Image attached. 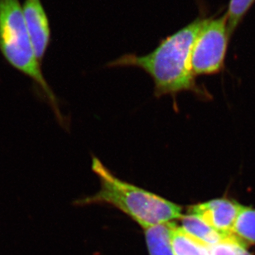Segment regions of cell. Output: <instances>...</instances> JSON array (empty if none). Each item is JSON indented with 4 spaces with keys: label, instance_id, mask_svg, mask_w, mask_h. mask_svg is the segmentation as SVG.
I'll return each mask as SVG.
<instances>
[{
    "label": "cell",
    "instance_id": "9",
    "mask_svg": "<svg viewBox=\"0 0 255 255\" xmlns=\"http://www.w3.org/2000/svg\"><path fill=\"white\" fill-rule=\"evenodd\" d=\"M170 223L145 229V238L150 255H174L171 244Z\"/></svg>",
    "mask_w": 255,
    "mask_h": 255
},
{
    "label": "cell",
    "instance_id": "1",
    "mask_svg": "<svg viewBox=\"0 0 255 255\" xmlns=\"http://www.w3.org/2000/svg\"><path fill=\"white\" fill-rule=\"evenodd\" d=\"M205 19L197 17L190 24L162 40L148 54L141 57L136 54L124 55L107 66H134L142 69L152 79L157 97L196 91L195 76L191 66V50Z\"/></svg>",
    "mask_w": 255,
    "mask_h": 255
},
{
    "label": "cell",
    "instance_id": "3",
    "mask_svg": "<svg viewBox=\"0 0 255 255\" xmlns=\"http://www.w3.org/2000/svg\"><path fill=\"white\" fill-rule=\"evenodd\" d=\"M0 52L12 67L39 86L57 117L62 119L56 96L35 55L19 0H0Z\"/></svg>",
    "mask_w": 255,
    "mask_h": 255
},
{
    "label": "cell",
    "instance_id": "2",
    "mask_svg": "<svg viewBox=\"0 0 255 255\" xmlns=\"http://www.w3.org/2000/svg\"><path fill=\"white\" fill-rule=\"evenodd\" d=\"M91 167L98 177L101 188L93 196L76 201L79 206L108 204L129 216L144 230L174 222L183 216L182 206L120 179L97 157H93Z\"/></svg>",
    "mask_w": 255,
    "mask_h": 255
},
{
    "label": "cell",
    "instance_id": "6",
    "mask_svg": "<svg viewBox=\"0 0 255 255\" xmlns=\"http://www.w3.org/2000/svg\"><path fill=\"white\" fill-rule=\"evenodd\" d=\"M22 10L35 55L42 62L51 42L48 16L41 0H25Z\"/></svg>",
    "mask_w": 255,
    "mask_h": 255
},
{
    "label": "cell",
    "instance_id": "5",
    "mask_svg": "<svg viewBox=\"0 0 255 255\" xmlns=\"http://www.w3.org/2000/svg\"><path fill=\"white\" fill-rule=\"evenodd\" d=\"M243 206L227 199H216L190 206L188 213L202 219L224 236H233V230Z\"/></svg>",
    "mask_w": 255,
    "mask_h": 255
},
{
    "label": "cell",
    "instance_id": "13",
    "mask_svg": "<svg viewBox=\"0 0 255 255\" xmlns=\"http://www.w3.org/2000/svg\"><path fill=\"white\" fill-rule=\"evenodd\" d=\"M251 255L250 252H249L247 250H246V248H243L242 249V251H241V255Z\"/></svg>",
    "mask_w": 255,
    "mask_h": 255
},
{
    "label": "cell",
    "instance_id": "4",
    "mask_svg": "<svg viewBox=\"0 0 255 255\" xmlns=\"http://www.w3.org/2000/svg\"><path fill=\"white\" fill-rule=\"evenodd\" d=\"M230 37L226 14L205 19L191 50V66L194 76L212 75L221 71Z\"/></svg>",
    "mask_w": 255,
    "mask_h": 255
},
{
    "label": "cell",
    "instance_id": "12",
    "mask_svg": "<svg viewBox=\"0 0 255 255\" xmlns=\"http://www.w3.org/2000/svg\"><path fill=\"white\" fill-rule=\"evenodd\" d=\"M246 244L233 235L210 247V255H240L242 249L246 248Z\"/></svg>",
    "mask_w": 255,
    "mask_h": 255
},
{
    "label": "cell",
    "instance_id": "11",
    "mask_svg": "<svg viewBox=\"0 0 255 255\" xmlns=\"http://www.w3.org/2000/svg\"><path fill=\"white\" fill-rule=\"evenodd\" d=\"M255 0H231L226 12L229 33L231 37Z\"/></svg>",
    "mask_w": 255,
    "mask_h": 255
},
{
    "label": "cell",
    "instance_id": "7",
    "mask_svg": "<svg viewBox=\"0 0 255 255\" xmlns=\"http://www.w3.org/2000/svg\"><path fill=\"white\" fill-rule=\"evenodd\" d=\"M180 220L182 221L181 227L186 233L205 246H208L209 248L231 237L224 236L216 231L196 215L189 213L183 215Z\"/></svg>",
    "mask_w": 255,
    "mask_h": 255
},
{
    "label": "cell",
    "instance_id": "8",
    "mask_svg": "<svg viewBox=\"0 0 255 255\" xmlns=\"http://www.w3.org/2000/svg\"><path fill=\"white\" fill-rule=\"evenodd\" d=\"M171 244L174 255H210V248L192 238L175 222L170 223Z\"/></svg>",
    "mask_w": 255,
    "mask_h": 255
},
{
    "label": "cell",
    "instance_id": "10",
    "mask_svg": "<svg viewBox=\"0 0 255 255\" xmlns=\"http://www.w3.org/2000/svg\"><path fill=\"white\" fill-rule=\"evenodd\" d=\"M233 234L246 246L255 245V210L243 206L234 226Z\"/></svg>",
    "mask_w": 255,
    "mask_h": 255
}]
</instances>
